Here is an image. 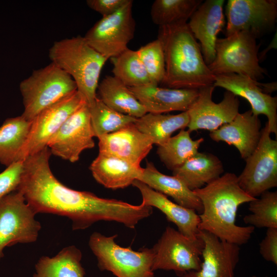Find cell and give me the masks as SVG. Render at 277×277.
Segmentation results:
<instances>
[{
    "instance_id": "obj_1",
    "label": "cell",
    "mask_w": 277,
    "mask_h": 277,
    "mask_svg": "<svg viewBox=\"0 0 277 277\" xmlns=\"http://www.w3.org/2000/svg\"><path fill=\"white\" fill-rule=\"evenodd\" d=\"M51 155L46 147L23 161V172L17 190L36 214L66 216L71 221L72 229L77 230L86 229L101 221H115L133 229L152 213V207L142 203L134 205L65 186L50 169Z\"/></svg>"
},
{
    "instance_id": "obj_2",
    "label": "cell",
    "mask_w": 277,
    "mask_h": 277,
    "mask_svg": "<svg viewBox=\"0 0 277 277\" xmlns=\"http://www.w3.org/2000/svg\"><path fill=\"white\" fill-rule=\"evenodd\" d=\"M238 176L227 172L203 187L193 190L200 200L203 211L199 230L207 231L221 240L239 246L247 243L254 228L235 223L239 206L255 198L240 186Z\"/></svg>"
},
{
    "instance_id": "obj_3",
    "label": "cell",
    "mask_w": 277,
    "mask_h": 277,
    "mask_svg": "<svg viewBox=\"0 0 277 277\" xmlns=\"http://www.w3.org/2000/svg\"><path fill=\"white\" fill-rule=\"evenodd\" d=\"M157 38L165 57L166 88L194 89L213 85L215 75L206 64L187 23L159 27Z\"/></svg>"
},
{
    "instance_id": "obj_4",
    "label": "cell",
    "mask_w": 277,
    "mask_h": 277,
    "mask_svg": "<svg viewBox=\"0 0 277 277\" xmlns=\"http://www.w3.org/2000/svg\"><path fill=\"white\" fill-rule=\"evenodd\" d=\"M49 56L51 63L72 77L78 92L91 106L97 97L100 75L108 60L81 36L54 42Z\"/></svg>"
},
{
    "instance_id": "obj_5",
    "label": "cell",
    "mask_w": 277,
    "mask_h": 277,
    "mask_svg": "<svg viewBox=\"0 0 277 277\" xmlns=\"http://www.w3.org/2000/svg\"><path fill=\"white\" fill-rule=\"evenodd\" d=\"M24 110L22 116L32 121L43 110L77 90L67 73L51 63L34 70L19 84Z\"/></svg>"
},
{
    "instance_id": "obj_6",
    "label": "cell",
    "mask_w": 277,
    "mask_h": 277,
    "mask_svg": "<svg viewBox=\"0 0 277 277\" xmlns=\"http://www.w3.org/2000/svg\"><path fill=\"white\" fill-rule=\"evenodd\" d=\"M117 236H106L97 232L91 235L89 246L100 269L110 271L117 277H154L153 249L134 251L131 247H121L115 241Z\"/></svg>"
},
{
    "instance_id": "obj_7",
    "label": "cell",
    "mask_w": 277,
    "mask_h": 277,
    "mask_svg": "<svg viewBox=\"0 0 277 277\" xmlns=\"http://www.w3.org/2000/svg\"><path fill=\"white\" fill-rule=\"evenodd\" d=\"M256 38L247 32L233 33L218 38L215 56L208 65L214 75L235 73L247 76L255 81L264 77L267 71L259 64Z\"/></svg>"
},
{
    "instance_id": "obj_8",
    "label": "cell",
    "mask_w": 277,
    "mask_h": 277,
    "mask_svg": "<svg viewBox=\"0 0 277 277\" xmlns=\"http://www.w3.org/2000/svg\"><path fill=\"white\" fill-rule=\"evenodd\" d=\"M36 214L18 190L0 199V260L6 247L37 240L41 224Z\"/></svg>"
},
{
    "instance_id": "obj_9",
    "label": "cell",
    "mask_w": 277,
    "mask_h": 277,
    "mask_svg": "<svg viewBox=\"0 0 277 277\" xmlns=\"http://www.w3.org/2000/svg\"><path fill=\"white\" fill-rule=\"evenodd\" d=\"M204 242L198 235L188 238L168 226L152 248V270H173L177 275L200 269Z\"/></svg>"
},
{
    "instance_id": "obj_10",
    "label": "cell",
    "mask_w": 277,
    "mask_h": 277,
    "mask_svg": "<svg viewBox=\"0 0 277 277\" xmlns=\"http://www.w3.org/2000/svg\"><path fill=\"white\" fill-rule=\"evenodd\" d=\"M270 134L266 123L256 148L237 176L240 187L254 198L277 186V141Z\"/></svg>"
},
{
    "instance_id": "obj_11",
    "label": "cell",
    "mask_w": 277,
    "mask_h": 277,
    "mask_svg": "<svg viewBox=\"0 0 277 277\" xmlns=\"http://www.w3.org/2000/svg\"><path fill=\"white\" fill-rule=\"evenodd\" d=\"M132 4L130 0L115 13L102 17L84 36L88 45L107 60L127 50L134 37L135 23Z\"/></svg>"
},
{
    "instance_id": "obj_12",
    "label": "cell",
    "mask_w": 277,
    "mask_h": 277,
    "mask_svg": "<svg viewBox=\"0 0 277 277\" xmlns=\"http://www.w3.org/2000/svg\"><path fill=\"white\" fill-rule=\"evenodd\" d=\"M226 36L244 31L256 38L271 31L277 18L276 0H228Z\"/></svg>"
},
{
    "instance_id": "obj_13",
    "label": "cell",
    "mask_w": 277,
    "mask_h": 277,
    "mask_svg": "<svg viewBox=\"0 0 277 277\" xmlns=\"http://www.w3.org/2000/svg\"><path fill=\"white\" fill-rule=\"evenodd\" d=\"M87 103L77 90L46 108L32 120V126L18 157L23 161L47 147L51 138L67 119L82 105Z\"/></svg>"
},
{
    "instance_id": "obj_14",
    "label": "cell",
    "mask_w": 277,
    "mask_h": 277,
    "mask_svg": "<svg viewBox=\"0 0 277 277\" xmlns=\"http://www.w3.org/2000/svg\"><path fill=\"white\" fill-rule=\"evenodd\" d=\"M94 137L89 107L85 103L67 119L47 146L51 154L74 163L84 150L94 147Z\"/></svg>"
},
{
    "instance_id": "obj_15",
    "label": "cell",
    "mask_w": 277,
    "mask_h": 277,
    "mask_svg": "<svg viewBox=\"0 0 277 277\" xmlns=\"http://www.w3.org/2000/svg\"><path fill=\"white\" fill-rule=\"evenodd\" d=\"M214 88L213 85L200 88L197 98L187 111L190 132L200 129L214 131L230 122L239 113L238 96L226 90L223 100L215 103L212 99Z\"/></svg>"
},
{
    "instance_id": "obj_16",
    "label": "cell",
    "mask_w": 277,
    "mask_h": 277,
    "mask_svg": "<svg viewBox=\"0 0 277 277\" xmlns=\"http://www.w3.org/2000/svg\"><path fill=\"white\" fill-rule=\"evenodd\" d=\"M264 83L235 73L215 75L213 86L221 87L237 96L245 98L250 104L253 113L267 116L271 133L277 135V97L264 92Z\"/></svg>"
},
{
    "instance_id": "obj_17",
    "label": "cell",
    "mask_w": 277,
    "mask_h": 277,
    "mask_svg": "<svg viewBox=\"0 0 277 277\" xmlns=\"http://www.w3.org/2000/svg\"><path fill=\"white\" fill-rule=\"evenodd\" d=\"M204 242L202 262L198 271L177 275L179 277H234L240 258L239 246L220 240L213 234L199 230Z\"/></svg>"
},
{
    "instance_id": "obj_18",
    "label": "cell",
    "mask_w": 277,
    "mask_h": 277,
    "mask_svg": "<svg viewBox=\"0 0 277 277\" xmlns=\"http://www.w3.org/2000/svg\"><path fill=\"white\" fill-rule=\"evenodd\" d=\"M224 0H206L202 2L187 23L199 45L206 64H210L215 56L217 35L225 26L223 12Z\"/></svg>"
},
{
    "instance_id": "obj_19",
    "label": "cell",
    "mask_w": 277,
    "mask_h": 277,
    "mask_svg": "<svg viewBox=\"0 0 277 277\" xmlns=\"http://www.w3.org/2000/svg\"><path fill=\"white\" fill-rule=\"evenodd\" d=\"M99 153L110 155L141 166L153 145L151 139L133 124L98 138Z\"/></svg>"
},
{
    "instance_id": "obj_20",
    "label": "cell",
    "mask_w": 277,
    "mask_h": 277,
    "mask_svg": "<svg viewBox=\"0 0 277 277\" xmlns=\"http://www.w3.org/2000/svg\"><path fill=\"white\" fill-rule=\"evenodd\" d=\"M261 132L259 116L250 109L239 113L230 122L211 131L209 136L215 142L222 141L233 145L245 160L256 148Z\"/></svg>"
},
{
    "instance_id": "obj_21",
    "label": "cell",
    "mask_w": 277,
    "mask_h": 277,
    "mask_svg": "<svg viewBox=\"0 0 277 277\" xmlns=\"http://www.w3.org/2000/svg\"><path fill=\"white\" fill-rule=\"evenodd\" d=\"M129 88L147 113L187 111L199 95V89H175L154 85Z\"/></svg>"
},
{
    "instance_id": "obj_22",
    "label": "cell",
    "mask_w": 277,
    "mask_h": 277,
    "mask_svg": "<svg viewBox=\"0 0 277 277\" xmlns=\"http://www.w3.org/2000/svg\"><path fill=\"white\" fill-rule=\"evenodd\" d=\"M132 185L139 190L142 197V203L161 211L167 220L174 223L178 231L185 236L192 239L197 237L200 219L195 210L173 202L167 196L139 180H135Z\"/></svg>"
},
{
    "instance_id": "obj_23",
    "label": "cell",
    "mask_w": 277,
    "mask_h": 277,
    "mask_svg": "<svg viewBox=\"0 0 277 277\" xmlns=\"http://www.w3.org/2000/svg\"><path fill=\"white\" fill-rule=\"evenodd\" d=\"M95 180L105 187L113 190L132 185L141 177L143 168L110 155L98 153L89 166Z\"/></svg>"
},
{
    "instance_id": "obj_24",
    "label": "cell",
    "mask_w": 277,
    "mask_h": 277,
    "mask_svg": "<svg viewBox=\"0 0 277 277\" xmlns=\"http://www.w3.org/2000/svg\"><path fill=\"white\" fill-rule=\"evenodd\" d=\"M138 180L152 189L171 197L176 204L202 213V203L193 191L177 176L160 172L152 163H147Z\"/></svg>"
},
{
    "instance_id": "obj_25",
    "label": "cell",
    "mask_w": 277,
    "mask_h": 277,
    "mask_svg": "<svg viewBox=\"0 0 277 277\" xmlns=\"http://www.w3.org/2000/svg\"><path fill=\"white\" fill-rule=\"evenodd\" d=\"M223 172V163L217 156L210 153L198 152L173 170L172 174L193 191L218 179Z\"/></svg>"
},
{
    "instance_id": "obj_26",
    "label": "cell",
    "mask_w": 277,
    "mask_h": 277,
    "mask_svg": "<svg viewBox=\"0 0 277 277\" xmlns=\"http://www.w3.org/2000/svg\"><path fill=\"white\" fill-rule=\"evenodd\" d=\"M97 90L98 98L117 112L136 118L147 113L129 88L113 75L105 76Z\"/></svg>"
},
{
    "instance_id": "obj_27",
    "label": "cell",
    "mask_w": 277,
    "mask_h": 277,
    "mask_svg": "<svg viewBox=\"0 0 277 277\" xmlns=\"http://www.w3.org/2000/svg\"><path fill=\"white\" fill-rule=\"evenodd\" d=\"M82 258V252L76 246H67L54 256L41 257L35 265L33 277H84Z\"/></svg>"
},
{
    "instance_id": "obj_28",
    "label": "cell",
    "mask_w": 277,
    "mask_h": 277,
    "mask_svg": "<svg viewBox=\"0 0 277 277\" xmlns=\"http://www.w3.org/2000/svg\"><path fill=\"white\" fill-rule=\"evenodd\" d=\"M32 121L21 115L6 118L0 127V163L6 167L18 161Z\"/></svg>"
},
{
    "instance_id": "obj_29",
    "label": "cell",
    "mask_w": 277,
    "mask_h": 277,
    "mask_svg": "<svg viewBox=\"0 0 277 277\" xmlns=\"http://www.w3.org/2000/svg\"><path fill=\"white\" fill-rule=\"evenodd\" d=\"M189 117L187 111L177 114L146 113L137 118L134 124L148 135L157 146L165 143L177 130L187 127Z\"/></svg>"
},
{
    "instance_id": "obj_30",
    "label": "cell",
    "mask_w": 277,
    "mask_h": 277,
    "mask_svg": "<svg viewBox=\"0 0 277 277\" xmlns=\"http://www.w3.org/2000/svg\"><path fill=\"white\" fill-rule=\"evenodd\" d=\"M203 142V137L193 140L190 132L184 129L159 146L156 153L166 167L173 171L196 154Z\"/></svg>"
},
{
    "instance_id": "obj_31",
    "label": "cell",
    "mask_w": 277,
    "mask_h": 277,
    "mask_svg": "<svg viewBox=\"0 0 277 277\" xmlns=\"http://www.w3.org/2000/svg\"><path fill=\"white\" fill-rule=\"evenodd\" d=\"M113 76L130 88L153 85L138 53L128 48L110 58Z\"/></svg>"
},
{
    "instance_id": "obj_32",
    "label": "cell",
    "mask_w": 277,
    "mask_h": 277,
    "mask_svg": "<svg viewBox=\"0 0 277 277\" xmlns=\"http://www.w3.org/2000/svg\"><path fill=\"white\" fill-rule=\"evenodd\" d=\"M202 2V0H155L150 10L151 20L159 27L187 23Z\"/></svg>"
},
{
    "instance_id": "obj_33",
    "label": "cell",
    "mask_w": 277,
    "mask_h": 277,
    "mask_svg": "<svg viewBox=\"0 0 277 277\" xmlns=\"http://www.w3.org/2000/svg\"><path fill=\"white\" fill-rule=\"evenodd\" d=\"M89 107L94 136L97 138L133 124L136 120V118L114 110L97 96Z\"/></svg>"
},
{
    "instance_id": "obj_34",
    "label": "cell",
    "mask_w": 277,
    "mask_h": 277,
    "mask_svg": "<svg viewBox=\"0 0 277 277\" xmlns=\"http://www.w3.org/2000/svg\"><path fill=\"white\" fill-rule=\"evenodd\" d=\"M249 203L251 213L244 216L245 224L254 228H277L276 191H267Z\"/></svg>"
},
{
    "instance_id": "obj_35",
    "label": "cell",
    "mask_w": 277,
    "mask_h": 277,
    "mask_svg": "<svg viewBox=\"0 0 277 277\" xmlns=\"http://www.w3.org/2000/svg\"><path fill=\"white\" fill-rule=\"evenodd\" d=\"M137 52L152 84H161L165 74V63L161 41L157 38L142 46Z\"/></svg>"
},
{
    "instance_id": "obj_36",
    "label": "cell",
    "mask_w": 277,
    "mask_h": 277,
    "mask_svg": "<svg viewBox=\"0 0 277 277\" xmlns=\"http://www.w3.org/2000/svg\"><path fill=\"white\" fill-rule=\"evenodd\" d=\"M23 172V161H18L0 173V199L18 189Z\"/></svg>"
},
{
    "instance_id": "obj_37",
    "label": "cell",
    "mask_w": 277,
    "mask_h": 277,
    "mask_svg": "<svg viewBox=\"0 0 277 277\" xmlns=\"http://www.w3.org/2000/svg\"><path fill=\"white\" fill-rule=\"evenodd\" d=\"M260 253L266 261L277 265V228H268L260 243Z\"/></svg>"
},
{
    "instance_id": "obj_38",
    "label": "cell",
    "mask_w": 277,
    "mask_h": 277,
    "mask_svg": "<svg viewBox=\"0 0 277 277\" xmlns=\"http://www.w3.org/2000/svg\"><path fill=\"white\" fill-rule=\"evenodd\" d=\"M130 1V0H87L86 3L90 8L104 17L115 13Z\"/></svg>"
},
{
    "instance_id": "obj_39",
    "label": "cell",
    "mask_w": 277,
    "mask_h": 277,
    "mask_svg": "<svg viewBox=\"0 0 277 277\" xmlns=\"http://www.w3.org/2000/svg\"><path fill=\"white\" fill-rule=\"evenodd\" d=\"M252 277H256V276H255V275H253V276H252ZM265 277H268V276H265Z\"/></svg>"
}]
</instances>
